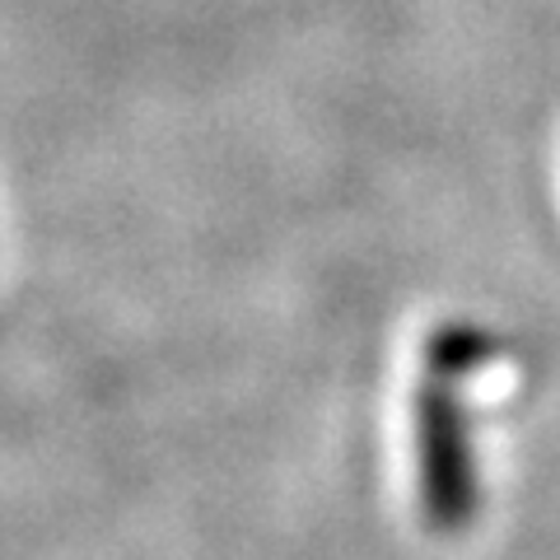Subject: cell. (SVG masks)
<instances>
[{
  "instance_id": "1",
  "label": "cell",
  "mask_w": 560,
  "mask_h": 560,
  "mask_svg": "<svg viewBox=\"0 0 560 560\" xmlns=\"http://www.w3.org/2000/svg\"><path fill=\"white\" fill-rule=\"evenodd\" d=\"M416 471H420V510L434 533H463L477 518L481 486L463 401L453 383L425 378L416 393Z\"/></svg>"
},
{
  "instance_id": "2",
  "label": "cell",
  "mask_w": 560,
  "mask_h": 560,
  "mask_svg": "<svg viewBox=\"0 0 560 560\" xmlns=\"http://www.w3.org/2000/svg\"><path fill=\"white\" fill-rule=\"evenodd\" d=\"M495 355H500V341L477 323H440L425 337V370L430 378H444V383L467 378Z\"/></svg>"
}]
</instances>
